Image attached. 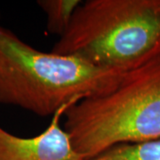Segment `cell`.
Segmentation results:
<instances>
[{
  "mask_svg": "<svg viewBox=\"0 0 160 160\" xmlns=\"http://www.w3.org/2000/svg\"><path fill=\"white\" fill-rule=\"evenodd\" d=\"M72 105L58 109L46 130L33 137L16 136L0 126V160H83L60 125Z\"/></svg>",
  "mask_w": 160,
  "mask_h": 160,
  "instance_id": "cell-4",
  "label": "cell"
},
{
  "mask_svg": "<svg viewBox=\"0 0 160 160\" xmlns=\"http://www.w3.org/2000/svg\"><path fill=\"white\" fill-rule=\"evenodd\" d=\"M52 52L127 72L160 56V0H87Z\"/></svg>",
  "mask_w": 160,
  "mask_h": 160,
  "instance_id": "cell-2",
  "label": "cell"
},
{
  "mask_svg": "<svg viewBox=\"0 0 160 160\" xmlns=\"http://www.w3.org/2000/svg\"><path fill=\"white\" fill-rule=\"evenodd\" d=\"M80 0H39L38 5L46 13V29L59 38L67 30Z\"/></svg>",
  "mask_w": 160,
  "mask_h": 160,
  "instance_id": "cell-5",
  "label": "cell"
},
{
  "mask_svg": "<svg viewBox=\"0 0 160 160\" xmlns=\"http://www.w3.org/2000/svg\"><path fill=\"white\" fill-rule=\"evenodd\" d=\"M83 160H160V139L118 145L96 157Z\"/></svg>",
  "mask_w": 160,
  "mask_h": 160,
  "instance_id": "cell-6",
  "label": "cell"
},
{
  "mask_svg": "<svg viewBox=\"0 0 160 160\" xmlns=\"http://www.w3.org/2000/svg\"><path fill=\"white\" fill-rule=\"evenodd\" d=\"M64 130L83 159L115 146L160 139V56L127 71L108 92L64 113Z\"/></svg>",
  "mask_w": 160,
  "mask_h": 160,
  "instance_id": "cell-3",
  "label": "cell"
},
{
  "mask_svg": "<svg viewBox=\"0 0 160 160\" xmlns=\"http://www.w3.org/2000/svg\"><path fill=\"white\" fill-rule=\"evenodd\" d=\"M125 73L39 51L0 26V104L52 117L66 105L108 92Z\"/></svg>",
  "mask_w": 160,
  "mask_h": 160,
  "instance_id": "cell-1",
  "label": "cell"
}]
</instances>
